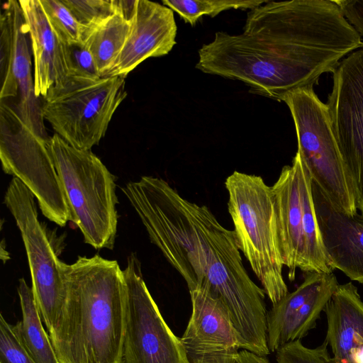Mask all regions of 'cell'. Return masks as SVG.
Wrapping results in <instances>:
<instances>
[{
  "label": "cell",
  "mask_w": 363,
  "mask_h": 363,
  "mask_svg": "<svg viewBox=\"0 0 363 363\" xmlns=\"http://www.w3.org/2000/svg\"><path fill=\"white\" fill-rule=\"evenodd\" d=\"M362 47L336 0H267L247 13L242 33L216 32L203 45L196 68L282 101L292 91L313 87Z\"/></svg>",
  "instance_id": "cell-1"
},
{
  "label": "cell",
  "mask_w": 363,
  "mask_h": 363,
  "mask_svg": "<svg viewBox=\"0 0 363 363\" xmlns=\"http://www.w3.org/2000/svg\"><path fill=\"white\" fill-rule=\"evenodd\" d=\"M152 243L189 291L208 288L226 307L240 349L267 345L265 293L245 269L234 230L211 210L183 198L163 179L143 176L122 188Z\"/></svg>",
  "instance_id": "cell-2"
},
{
  "label": "cell",
  "mask_w": 363,
  "mask_h": 363,
  "mask_svg": "<svg viewBox=\"0 0 363 363\" xmlns=\"http://www.w3.org/2000/svg\"><path fill=\"white\" fill-rule=\"evenodd\" d=\"M65 298L51 333L60 363H121L126 283L116 260L95 255L65 264Z\"/></svg>",
  "instance_id": "cell-3"
},
{
  "label": "cell",
  "mask_w": 363,
  "mask_h": 363,
  "mask_svg": "<svg viewBox=\"0 0 363 363\" xmlns=\"http://www.w3.org/2000/svg\"><path fill=\"white\" fill-rule=\"evenodd\" d=\"M225 186L240 250L274 305L289 291L271 186L260 176L238 171L226 178Z\"/></svg>",
  "instance_id": "cell-4"
},
{
  "label": "cell",
  "mask_w": 363,
  "mask_h": 363,
  "mask_svg": "<svg viewBox=\"0 0 363 363\" xmlns=\"http://www.w3.org/2000/svg\"><path fill=\"white\" fill-rule=\"evenodd\" d=\"M50 149L71 214L85 243L95 249L114 246L118 199L114 176L91 150L74 147L55 133Z\"/></svg>",
  "instance_id": "cell-5"
},
{
  "label": "cell",
  "mask_w": 363,
  "mask_h": 363,
  "mask_svg": "<svg viewBox=\"0 0 363 363\" xmlns=\"http://www.w3.org/2000/svg\"><path fill=\"white\" fill-rule=\"evenodd\" d=\"M124 77L72 74L43 97L44 120L70 145L91 150L127 96Z\"/></svg>",
  "instance_id": "cell-6"
},
{
  "label": "cell",
  "mask_w": 363,
  "mask_h": 363,
  "mask_svg": "<svg viewBox=\"0 0 363 363\" xmlns=\"http://www.w3.org/2000/svg\"><path fill=\"white\" fill-rule=\"evenodd\" d=\"M271 189L289 279L294 280L297 269L304 273H333L316 218L312 179L298 152L291 164L283 167Z\"/></svg>",
  "instance_id": "cell-7"
},
{
  "label": "cell",
  "mask_w": 363,
  "mask_h": 363,
  "mask_svg": "<svg viewBox=\"0 0 363 363\" xmlns=\"http://www.w3.org/2000/svg\"><path fill=\"white\" fill-rule=\"evenodd\" d=\"M296 128L298 150L315 183L337 209L348 216L357 213L333 132L328 106L313 86L285 95Z\"/></svg>",
  "instance_id": "cell-8"
},
{
  "label": "cell",
  "mask_w": 363,
  "mask_h": 363,
  "mask_svg": "<svg viewBox=\"0 0 363 363\" xmlns=\"http://www.w3.org/2000/svg\"><path fill=\"white\" fill-rule=\"evenodd\" d=\"M50 139L34 133L10 104L0 101L2 169L30 190L44 216L63 227L71 220V214L50 152Z\"/></svg>",
  "instance_id": "cell-9"
},
{
  "label": "cell",
  "mask_w": 363,
  "mask_h": 363,
  "mask_svg": "<svg viewBox=\"0 0 363 363\" xmlns=\"http://www.w3.org/2000/svg\"><path fill=\"white\" fill-rule=\"evenodd\" d=\"M34 197L18 179L13 177L4 196V203L21 232L30 271L34 298L50 334L65 298V263L58 258L45 227L38 219Z\"/></svg>",
  "instance_id": "cell-10"
},
{
  "label": "cell",
  "mask_w": 363,
  "mask_h": 363,
  "mask_svg": "<svg viewBox=\"0 0 363 363\" xmlns=\"http://www.w3.org/2000/svg\"><path fill=\"white\" fill-rule=\"evenodd\" d=\"M123 272L126 305L121 363H189L181 337L168 326L146 286L135 253Z\"/></svg>",
  "instance_id": "cell-11"
},
{
  "label": "cell",
  "mask_w": 363,
  "mask_h": 363,
  "mask_svg": "<svg viewBox=\"0 0 363 363\" xmlns=\"http://www.w3.org/2000/svg\"><path fill=\"white\" fill-rule=\"evenodd\" d=\"M333 74L326 104L347 182L363 216V50L342 60Z\"/></svg>",
  "instance_id": "cell-12"
},
{
  "label": "cell",
  "mask_w": 363,
  "mask_h": 363,
  "mask_svg": "<svg viewBox=\"0 0 363 363\" xmlns=\"http://www.w3.org/2000/svg\"><path fill=\"white\" fill-rule=\"evenodd\" d=\"M0 99L10 104L37 135L48 137L31 73L30 38L19 1L8 0L0 16Z\"/></svg>",
  "instance_id": "cell-13"
},
{
  "label": "cell",
  "mask_w": 363,
  "mask_h": 363,
  "mask_svg": "<svg viewBox=\"0 0 363 363\" xmlns=\"http://www.w3.org/2000/svg\"><path fill=\"white\" fill-rule=\"evenodd\" d=\"M189 293L191 315L181 337L189 363H237L240 348L222 300L206 287Z\"/></svg>",
  "instance_id": "cell-14"
},
{
  "label": "cell",
  "mask_w": 363,
  "mask_h": 363,
  "mask_svg": "<svg viewBox=\"0 0 363 363\" xmlns=\"http://www.w3.org/2000/svg\"><path fill=\"white\" fill-rule=\"evenodd\" d=\"M333 273L306 272L293 292L272 305L267 315V345L270 352L301 340L317 325L320 313L338 286Z\"/></svg>",
  "instance_id": "cell-15"
},
{
  "label": "cell",
  "mask_w": 363,
  "mask_h": 363,
  "mask_svg": "<svg viewBox=\"0 0 363 363\" xmlns=\"http://www.w3.org/2000/svg\"><path fill=\"white\" fill-rule=\"evenodd\" d=\"M177 26L174 11L149 0H138L124 47L106 77L126 76L150 57L167 55L176 45Z\"/></svg>",
  "instance_id": "cell-16"
},
{
  "label": "cell",
  "mask_w": 363,
  "mask_h": 363,
  "mask_svg": "<svg viewBox=\"0 0 363 363\" xmlns=\"http://www.w3.org/2000/svg\"><path fill=\"white\" fill-rule=\"evenodd\" d=\"M316 218L331 266L363 284V216H348L335 208L312 182Z\"/></svg>",
  "instance_id": "cell-17"
},
{
  "label": "cell",
  "mask_w": 363,
  "mask_h": 363,
  "mask_svg": "<svg viewBox=\"0 0 363 363\" xmlns=\"http://www.w3.org/2000/svg\"><path fill=\"white\" fill-rule=\"evenodd\" d=\"M28 25L34 61V89L44 97L71 74L67 45L53 32L39 0H20Z\"/></svg>",
  "instance_id": "cell-18"
},
{
  "label": "cell",
  "mask_w": 363,
  "mask_h": 363,
  "mask_svg": "<svg viewBox=\"0 0 363 363\" xmlns=\"http://www.w3.org/2000/svg\"><path fill=\"white\" fill-rule=\"evenodd\" d=\"M323 311L334 363H363V301L352 283L339 284Z\"/></svg>",
  "instance_id": "cell-19"
},
{
  "label": "cell",
  "mask_w": 363,
  "mask_h": 363,
  "mask_svg": "<svg viewBox=\"0 0 363 363\" xmlns=\"http://www.w3.org/2000/svg\"><path fill=\"white\" fill-rule=\"evenodd\" d=\"M22 313L21 320L14 325L25 350L36 363H60L42 323L33 290L21 278L17 288Z\"/></svg>",
  "instance_id": "cell-20"
},
{
  "label": "cell",
  "mask_w": 363,
  "mask_h": 363,
  "mask_svg": "<svg viewBox=\"0 0 363 363\" xmlns=\"http://www.w3.org/2000/svg\"><path fill=\"white\" fill-rule=\"evenodd\" d=\"M131 22L114 13L103 23L87 28L83 43L91 52L99 75L104 77L111 69L128 39Z\"/></svg>",
  "instance_id": "cell-21"
},
{
  "label": "cell",
  "mask_w": 363,
  "mask_h": 363,
  "mask_svg": "<svg viewBox=\"0 0 363 363\" xmlns=\"http://www.w3.org/2000/svg\"><path fill=\"white\" fill-rule=\"evenodd\" d=\"M267 0H163L162 4L194 26L204 15L214 18L229 9H253Z\"/></svg>",
  "instance_id": "cell-22"
},
{
  "label": "cell",
  "mask_w": 363,
  "mask_h": 363,
  "mask_svg": "<svg viewBox=\"0 0 363 363\" xmlns=\"http://www.w3.org/2000/svg\"><path fill=\"white\" fill-rule=\"evenodd\" d=\"M53 32L66 45L82 44L86 30L61 0H39Z\"/></svg>",
  "instance_id": "cell-23"
},
{
  "label": "cell",
  "mask_w": 363,
  "mask_h": 363,
  "mask_svg": "<svg viewBox=\"0 0 363 363\" xmlns=\"http://www.w3.org/2000/svg\"><path fill=\"white\" fill-rule=\"evenodd\" d=\"M82 26L94 28L114 14L111 0H61Z\"/></svg>",
  "instance_id": "cell-24"
},
{
  "label": "cell",
  "mask_w": 363,
  "mask_h": 363,
  "mask_svg": "<svg viewBox=\"0 0 363 363\" xmlns=\"http://www.w3.org/2000/svg\"><path fill=\"white\" fill-rule=\"evenodd\" d=\"M325 340L315 348L304 346L300 340L289 342L275 353L277 363H334Z\"/></svg>",
  "instance_id": "cell-25"
},
{
  "label": "cell",
  "mask_w": 363,
  "mask_h": 363,
  "mask_svg": "<svg viewBox=\"0 0 363 363\" xmlns=\"http://www.w3.org/2000/svg\"><path fill=\"white\" fill-rule=\"evenodd\" d=\"M0 363H36L25 350L15 330L0 315Z\"/></svg>",
  "instance_id": "cell-26"
},
{
  "label": "cell",
  "mask_w": 363,
  "mask_h": 363,
  "mask_svg": "<svg viewBox=\"0 0 363 363\" xmlns=\"http://www.w3.org/2000/svg\"><path fill=\"white\" fill-rule=\"evenodd\" d=\"M71 74L99 77L93 57L81 43L67 45Z\"/></svg>",
  "instance_id": "cell-27"
},
{
  "label": "cell",
  "mask_w": 363,
  "mask_h": 363,
  "mask_svg": "<svg viewBox=\"0 0 363 363\" xmlns=\"http://www.w3.org/2000/svg\"><path fill=\"white\" fill-rule=\"evenodd\" d=\"M348 22L363 38V0H336Z\"/></svg>",
  "instance_id": "cell-28"
},
{
  "label": "cell",
  "mask_w": 363,
  "mask_h": 363,
  "mask_svg": "<svg viewBox=\"0 0 363 363\" xmlns=\"http://www.w3.org/2000/svg\"><path fill=\"white\" fill-rule=\"evenodd\" d=\"M138 0H111L114 13L131 22L136 10Z\"/></svg>",
  "instance_id": "cell-29"
},
{
  "label": "cell",
  "mask_w": 363,
  "mask_h": 363,
  "mask_svg": "<svg viewBox=\"0 0 363 363\" xmlns=\"http://www.w3.org/2000/svg\"><path fill=\"white\" fill-rule=\"evenodd\" d=\"M237 363H270V362L267 357L259 356L242 350L238 355Z\"/></svg>",
  "instance_id": "cell-30"
}]
</instances>
